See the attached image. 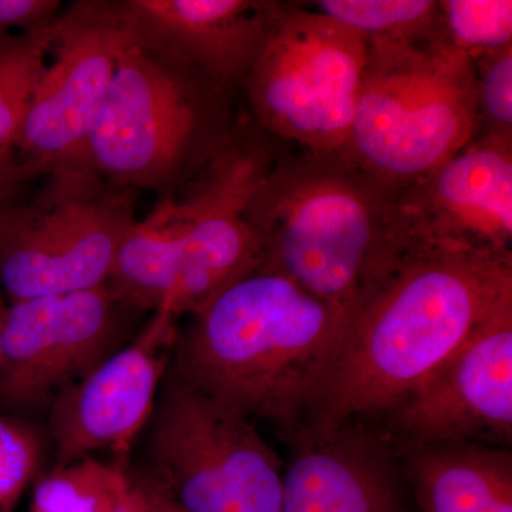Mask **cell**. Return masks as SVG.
Masks as SVG:
<instances>
[{
    "label": "cell",
    "mask_w": 512,
    "mask_h": 512,
    "mask_svg": "<svg viewBox=\"0 0 512 512\" xmlns=\"http://www.w3.org/2000/svg\"><path fill=\"white\" fill-rule=\"evenodd\" d=\"M512 302V256L416 244L350 320L303 431L390 413Z\"/></svg>",
    "instance_id": "1"
},
{
    "label": "cell",
    "mask_w": 512,
    "mask_h": 512,
    "mask_svg": "<svg viewBox=\"0 0 512 512\" xmlns=\"http://www.w3.org/2000/svg\"><path fill=\"white\" fill-rule=\"evenodd\" d=\"M261 266L350 320L413 247L399 192L343 153L276 156L249 200Z\"/></svg>",
    "instance_id": "2"
},
{
    "label": "cell",
    "mask_w": 512,
    "mask_h": 512,
    "mask_svg": "<svg viewBox=\"0 0 512 512\" xmlns=\"http://www.w3.org/2000/svg\"><path fill=\"white\" fill-rule=\"evenodd\" d=\"M349 318L282 275L241 279L178 329L171 369L248 419L302 429Z\"/></svg>",
    "instance_id": "3"
},
{
    "label": "cell",
    "mask_w": 512,
    "mask_h": 512,
    "mask_svg": "<svg viewBox=\"0 0 512 512\" xmlns=\"http://www.w3.org/2000/svg\"><path fill=\"white\" fill-rule=\"evenodd\" d=\"M239 127L234 94L133 33L90 134L87 161L107 183L167 200L220 156Z\"/></svg>",
    "instance_id": "4"
},
{
    "label": "cell",
    "mask_w": 512,
    "mask_h": 512,
    "mask_svg": "<svg viewBox=\"0 0 512 512\" xmlns=\"http://www.w3.org/2000/svg\"><path fill=\"white\" fill-rule=\"evenodd\" d=\"M477 136L473 60L441 29L406 42L369 39L346 157L402 192Z\"/></svg>",
    "instance_id": "5"
},
{
    "label": "cell",
    "mask_w": 512,
    "mask_h": 512,
    "mask_svg": "<svg viewBox=\"0 0 512 512\" xmlns=\"http://www.w3.org/2000/svg\"><path fill=\"white\" fill-rule=\"evenodd\" d=\"M0 210V286L9 303L99 288L138 221V192L107 183L90 165L39 178Z\"/></svg>",
    "instance_id": "6"
},
{
    "label": "cell",
    "mask_w": 512,
    "mask_h": 512,
    "mask_svg": "<svg viewBox=\"0 0 512 512\" xmlns=\"http://www.w3.org/2000/svg\"><path fill=\"white\" fill-rule=\"evenodd\" d=\"M369 39L306 3L278 2L242 92L256 126L312 153L348 147Z\"/></svg>",
    "instance_id": "7"
},
{
    "label": "cell",
    "mask_w": 512,
    "mask_h": 512,
    "mask_svg": "<svg viewBox=\"0 0 512 512\" xmlns=\"http://www.w3.org/2000/svg\"><path fill=\"white\" fill-rule=\"evenodd\" d=\"M147 431L146 467L185 512H282L281 457L251 419L171 367Z\"/></svg>",
    "instance_id": "8"
},
{
    "label": "cell",
    "mask_w": 512,
    "mask_h": 512,
    "mask_svg": "<svg viewBox=\"0 0 512 512\" xmlns=\"http://www.w3.org/2000/svg\"><path fill=\"white\" fill-rule=\"evenodd\" d=\"M131 37L120 0L64 6L16 144L29 181L66 165H89L90 134Z\"/></svg>",
    "instance_id": "9"
},
{
    "label": "cell",
    "mask_w": 512,
    "mask_h": 512,
    "mask_svg": "<svg viewBox=\"0 0 512 512\" xmlns=\"http://www.w3.org/2000/svg\"><path fill=\"white\" fill-rule=\"evenodd\" d=\"M268 134L237 136L187 187L158 207L177 229V285L167 312L197 315L218 295L261 266V245L247 220L256 185L278 156Z\"/></svg>",
    "instance_id": "10"
},
{
    "label": "cell",
    "mask_w": 512,
    "mask_h": 512,
    "mask_svg": "<svg viewBox=\"0 0 512 512\" xmlns=\"http://www.w3.org/2000/svg\"><path fill=\"white\" fill-rule=\"evenodd\" d=\"M128 312L107 285L9 303L0 346V410L46 413L67 387L121 348Z\"/></svg>",
    "instance_id": "11"
},
{
    "label": "cell",
    "mask_w": 512,
    "mask_h": 512,
    "mask_svg": "<svg viewBox=\"0 0 512 512\" xmlns=\"http://www.w3.org/2000/svg\"><path fill=\"white\" fill-rule=\"evenodd\" d=\"M177 318L153 313L136 338L64 389L47 409V431L56 466L110 451L127 456L147 429L171 365Z\"/></svg>",
    "instance_id": "12"
},
{
    "label": "cell",
    "mask_w": 512,
    "mask_h": 512,
    "mask_svg": "<svg viewBox=\"0 0 512 512\" xmlns=\"http://www.w3.org/2000/svg\"><path fill=\"white\" fill-rule=\"evenodd\" d=\"M407 447L512 440V302L485 320L390 412Z\"/></svg>",
    "instance_id": "13"
},
{
    "label": "cell",
    "mask_w": 512,
    "mask_h": 512,
    "mask_svg": "<svg viewBox=\"0 0 512 512\" xmlns=\"http://www.w3.org/2000/svg\"><path fill=\"white\" fill-rule=\"evenodd\" d=\"M399 205L413 244L512 256V134H478Z\"/></svg>",
    "instance_id": "14"
},
{
    "label": "cell",
    "mask_w": 512,
    "mask_h": 512,
    "mask_svg": "<svg viewBox=\"0 0 512 512\" xmlns=\"http://www.w3.org/2000/svg\"><path fill=\"white\" fill-rule=\"evenodd\" d=\"M282 512H409L407 478L389 441L359 424L328 436L298 431Z\"/></svg>",
    "instance_id": "15"
},
{
    "label": "cell",
    "mask_w": 512,
    "mask_h": 512,
    "mask_svg": "<svg viewBox=\"0 0 512 512\" xmlns=\"http://www.w3.org/2000/svg\"><path fill=\"white\" fill-rule=\"evenodd\" d=\"M278 2L120 0L134 35L235 94L242 90Z\"/></svg>",
    "instance_id": "16"
},
{
    "label": "cell",
    "mask_w": 512,
    "mask_h": 512,
    "mask_svg": "<svg viewBox=\"0 0 512 512\" xmlns=\"http://www.w3.org/2000/svg\"><path fill=\"white\" fill-rule=\"evenodd\" d=\"M402 463L420 512H512L510 448L407 447Z\"/></svg>",
    "instance_id": "17"
},
{
    "label": "cell",
    "mask_w": 512,
    "mask_h": 512,
    "mask_svg": "<svg viewBox=\"0 0 512 512\" xmlns=\"http://www.w3.org/2000/svg\"><path fill=\"white\" fill-rule=\"evenodd\" d=\"M127 467L94 457L55 466L33 484L30 512H111Z\"/></svg>",
    "instance_id": "18"
},
{
    "label": "cell",
    "mask_w": 512,
    "mask_h": 512,
    "mask_svg": "<svg viewBox=\"0 0 512 512\" xmlns=\"http://www.w3.org/2000/svg\"><path fill=\"white\" fill-rule=\"evenodd\" d=\"M56 20V19H55ZM53 23L0 39V144L16 150L23 121L45 70Z\"/></svg>",
    "instance_id": "19"
},
{
    "label": "cell",
    "mask_w": 512,
    "mask_h": 512,
    "mask_svg": "<svg viewBox=\"0 0 512 512\" xmlns=\"http://www.w3.org/2000/svg\"><path fill=\"white\" fill-rule=\"evenodd\" d=\"M311 5L367 39L406 42L440 29L436 0H320Z\"/></svg>",
    "instance_id": "20"
},
{
    "label": "cell",
    "mask_w": 512,
    "mask_h": 512,
    "mask_svg": "<svg viewBox=\"0 0 512 512\" xmlns=\"http://www.w3.org/2000/svg\"><path fill=\"white\" fill-rule=\"evenodd\" d=\"M439 19L444 39L470 57L512 45L511 0H444Z\"/></svg>",
    "instance_id": "21"
},
{
    "label": "cell",
    "mask_w": 512,
    "mask_h": 512,
    "mask_svg": "<svg viewBox=\"0 0 512 512\" xmlns=\"http://www.w3.org/2000/svg\"><path fill=\"white\" fill-rule=\"evenodd\" d=\"M45 443L35 427L0 413V512H15L42 474Z\"/></svg>",
    "instance_id": "22"
},
{
    "label": "cell",
    "mask_w": 512,
    "mask_h": 512,
    "mask_svg": "<svg viewBox=\"0 0 512 512\" xmlns=\"http://www.w3.org/2000/svg\"><path fill=\"white\" fill-rule=\"evenodd\" d=\"M471 60L476 72L478 134H512V45Z\"/></svg>",
    "instance_id": "23"
},
{
    "label": "cell",
    "mask_w": 512,
    "mask_h": 512,
    "mask_svg": "<svg viewBox=\"0 0 512 512\" xmlns=\"http://www.w3.org/2000/svg\"><path fill=\"white\" fill-rule=\"evenodd\" d=\"M64 6L60 0H0V39L32 32L55 22Z\"/></svg>",
    "instance_id": "24"
},
{
    "label": "cell",
    "mask_w": 512,
    "mask_h": 512,
    "mask_svg": "<svg viewBox=\"0 0 512 512\" xmlns=\"http://www.w3.org/2000/svg\"><path fill=\"white\" fill-rule=\"evenodd\" d=\"M30 184L15 148L0 144V210L25 194Z\"/></svg>",
    "instance_id": "25"
},
{
    "label": "cell",
    "mask_w": 512,
    "mask_h": 512,
    "mask_svg": "<svg viewBox=\"0 0 512 512\" xmlns=\"http://www.w3.org/2000/svg\"><path fill=\"white\" fill-rule=\"evenodd\" d=\"M128 474L133 478L134 483L138 485L141 493L146 497L148 505H150L153 512H185L180 507L171 494L168 493L167 488L161 484L147 467L140 468H127Z\"/></svg>",
    "instance_id": "26"
},
{
    "label": "cell",
    "mask_w": 512,
    "mask_h": 512,
    "mask_svg": "<svg viewBox=\"0 0 512 512\" xmlns=\"http://www.w3.org/2000/svg\"><path fill=\"white\" fill-rule=\"evenodd\" d=\"M111 512H153L147 503L146 497L141 493L138 485L134 483L128 471H126V478H124L123 485L120 487Z\"/></svg>",
    "instance_id": "27"
},
{
    "label": "cell",
    "mask_w": 512,
    "mask_h": 512,
    "mask_svg": "<svg viewBox=\"0 0 512 512\" xmlns=\"http://www.w3.org/2000/svg\"><path fill=\"white\" fill-rule=\"evenodd\" d=\"M9 303L5 302L3 293L0 292V346H2L3 329H5L6 315H8Z\"/></svg>",
    "instance_id": "28"
}]
</instances>
